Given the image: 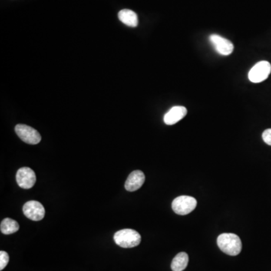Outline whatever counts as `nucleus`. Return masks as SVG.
<instances>
[{
	"mask_svg": "<svg viewBox=\"0 0 271 271\" xmlns=\"http://www.w3.org/2000/svg\"><path fill=\"white\" fill-rule=\"evenodd\" d=\"M217 244L219 249L232 256H236L242 250V242L240 238L234 233H225L217 238Z\"/></svg>",
	"mask_w": 271,
	"mask_h": 271,
	"instance_id": "nucleus-1",
	"label": "nucleus"
},
{
	"mask_svg": "<svg viewBox=\"0 0 271 271\" xmlns=\"http://www.w3.org/2000/svg\"><path fill=\"white\" fill-rule=\"evenodd\" d=\"M114 240L120 247L133 248L141 243V236L133 229H122L115 233Z\"/></svg>",
	"mask_w": 271,
	"mask_h": 271,
	"instance_id": "nucleus-2",
	"label": "nucleus"
},
{
	"mask_svg": "<svg viewBox=\"0 0 271 271\" xmlns=\"http://www.w3.org/2000/svg\"><path fill=\"white\" fill-rule=\"evenodd\" d=\"M197 200L190 196H179L172 203V208L176 214L186 216L192 213L197 206Z\"/></svg>",
	"mask_w": 271,
	"mask_h": 271,
	"instance_id": "nucleus-3",
	"label": "nucleus"
},
{
	"mask_svg": "<svg viewBox=\"0 0 271 271\" xmlns=\"http://www.w3.org/2000/svg\"><path fill=\"white\" fill-rule=\"evenodd\" d=\"M271 73V65L268 61H260L255 64L249 73V81L260 83L266 80Z\"/></svg>",
	"mask_w": 271,
	"mask_h": 271,
	"instance_id": "nucleus-4",
	"label": "nucleus"
},
{
	"mask_svg": "<svg viewBox=\"0 0 271 271\" xmlns=\"http://www.w3.org/2000/svg\"><path fill=\"white\" fill-rule=\"evenodd\" d=\"M14 130L19 138L27 144L37 145L41 142V135L36 129L30 126L18 124Z\"/></svg>",
	"mask_w": 271,
	"mask_h": 271,
	"instance_id": "nucleus-5",
	"label": "nucleus"
},
{
	"mask_svg": "<svg viewBox=\"0 0 271 271\" xmlns=\"http://www.w3.org/2000/svg\"><path fill=\"white\" fill-rule=\"evenodd\" d=\"M24 216L33 221H40L44 217L45 210L39 202L30 200L27 202L23 207Z\"/></svg>",
	"mask_w": 271,
	"mask_h": 271,
	"instance_id": "nucleus-6",
	"label": "nucleus"
},
{
	"mask_svg": "<svg viewBox=\"0 0 271 271\" xmlns=\"http://www.w3.org/2000/svg\"><path fill=\"white\" fill-rule=\"evenodd\" d=\"M16 180L19 187L24 189H30L35 185L37 176L32 169L22 167L17 172Z\"/></svg>",
	"mask_w": 271,
	"mask_h": 271,
	"instance_id": "nucleus-7",
	"label": "nucleus"
},
{
	"mask_svg": "<svg viewBox=\"0 0 271 271\" xmlns=\"http://www.w3.org/2000/svg\"><path fill=\"white\" fill-rule=\"evenodd\" d=\"M209 41L215 50L221 55H230L233 51V43L221 36L213 34L209 37Z\"/></svg>",
	"mask_w": 271,
	"mask_h": 271,
	"instance_id": "nucleus-8",
	"label": "nucleus"
},
{
	"mask_svg": "<svg viewBox=\"0 0 271 271\" xmlns=\"http://www.w3.org/2000/svg\"><path fill=\"white\" fill-rule=\"evenodd\" d=\"M145 179L146 177L143 172L141 170H134L129 175L126 180V190L130 192L138 190L144 184Z\"/></svg>",
	"mask_w": 271,
	"mask_h": 271,
	"instance_id": "nucleus-9",
	"label": "nucleus"
},
{
	"mask_svg": "<svg viewBox=\"0 0 271 271\" xmlns=\"http://www.w3.org/2000/svg\"><path fill=\"white\" fill-rule=\"evenodd\" d=\"M187 115V110L186 107L177 106L170 109L163 117V121L167 125H173L179 122Z\"/></svg>",
	"mask_w": 271,
	"mask_h": 271,
	"instance_id": "nucleus-10",
	"label": "nucleus"
},
{
	"mask_svg": "<svg viewBox=\"0 0 271 271\" xmlns=\"http://www.w3.org/2000/svg\"><path fill=\"white\" fill-rule=\"evenodd\" d=\"M118 18L123 24L130 27H137L138 26L137 14L130 9H123L119 11Z\"/></svg>",
	"mask_w": 271,
	"mask_h": 271,
	"instance_id": "nucleus-11",
	"label": "nucleus"
},
{
	"mask_svg": "<svg viewBox=\"0 0 271 271\" xmlns=\"http://www.w3.org/2000/svg\"><path fill=\"white\" fill-rule=\"evenodd\" d=\"M189 255L186 252H179L172 261L171 269L173 271H183L189 264Z\"/></svg>",
	"mask_w": 271,
	"mask_h": 271,
	"instance_id": "nucleus-12",
	"label": "nucleus"
},
{
	"mask_svg": "<svg viewBox=\"0 0 271 271\" xmlns=\"http://www.w3.org/2000/svg\"><path fill=\"white\" fill-rule=\"evenodd\" d=\"M0 229L3 234L9 235L15 233L19 230V225L16 221L6 218L1 222Z\"/></svg>",
	"mask_w": 271,
	"mask_h": 271,
	"instance_id": "nucleus-13",
	"label": "nucleus"
},
{
	"mask_svg": "<svg viewBox=\"0 0 271 271\" xmlns=\"http://www.w3.org/2000/svg\"><path fill=\"white\" fill-rule=\"evenodd\" d=\"M9 262V256L5 251L0 252V271H2Z\"/></svg>",
	"mask_w": 271,
	"mask_h": 271,
	"instance_id": "nucleus-14",
	"label": "nucleus"
},
{
	"mask_svg": "<svg viewBox=\"0 0 271 271\" xmlns=\"http://www.w3.org/2000/svg\"><path fill=\"white\" fill-rule=\"evenodd\" d=\"M262 138L266 144L271 146V128L267 129L263 132Z\"/></svg>",
	"mask_w": 271,
	"mask_h": 271,
	"instance_id": "nucleus-15",
	"label": "nucleus"
}]
</instances>
